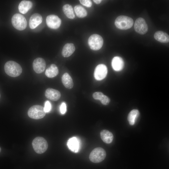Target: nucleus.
Returning <instances> with one entry per match:
<instances>
[{"label":"nucleus","instance_id":"obj_10","mask_svg":"<svg viewBox=\"0 0 169 169\" xmlns=\"http://www.w3.org/2000/svg\"><path fill=\"white\" fill-rule=\"evenodd\" d=\"M46 23L49 28L56 29L60 27L61 20L57 16L51 14L48 16L46 17Z\"/></svg>","mask_w":169,"mask_h":169},{"label":"nucleus","instance_id":"obj_25","mask_svg":"<svg viewBox=\"0 0 169 169\" xmlns=\"http://www.w3.org/2000/svg\"><path fill=\"white\" fill-rule=\"evenodd\" d=\"M101 103L104 105H107L110 102V99L107 96L104 95L100 100Z\"/></svg>","mask_w":169,"mask_h":169},{"label":"nucleus","instance_id":"obj_20","mask_svg":"<svg viewBox=\"0 0 169 169\" xmlns=\"http://www.w3.org/2000/svg\"><path fill=\"white\" fill-rule=\"evenodd\" d=\"M62 81L64 87L67 89H72L74 85L73 82L71 77L67 73L64 74L62 77Z\"/></svg>","mask_w":169,"mask_h":169},{"label":"nucleus","instance_id":"obj_26","mask_svg":"<svg viewBox=\"0 0 169 169\" xmlns=\"http://www.w3.org/2000/svg\"><path fill=\"white\" fill-rule=\"evenodd\" d=\"M51 109V105L49 101L47 100L45 101L44 104V109L46 113L50 111Z\"/></svg>","mask_w":169,"mask_h":169},{"label":"nucleus","instance_id":"obj_22","mask_svg":"<svg viewBox=\"0 0 169 169\" xmlns=\"http://www.w3.org/2000/svg\"><path fill=\"white\" fill-rule=\"evenodd\" d=\"M139 115V111L137 110L134 109L130 111L127 117L128 120L130 125H133L135 124Z\"/></svg>","mask_w":169,"mask_h":169},{"label":"nucleus","instance_id":"obj_28","mask_svg":"<svg viewBox=\"0 0 169 169\" xmlns=\"http://www.w3.org/2000/svg\"><path fill=\"white\" fill-rule=\"evenodd\" d=\"M104 95L101 92H95L92 95L93 98L96 100H100V99Z\"/></svg>","mask_w":169,"mask_h":169},{"label":"nucleus","instance_id":"obj_4","mask_svg":"<svg viewBox=\"0 0 169 169\" xmlns=\"http://www.w3.org/2000/svg\"><path fill=\"white\" fill-rule=\"evenodd\" d=\"M106 156V152L104 149L100 147H96L90 152L89 159L93 163H98L103 161Z\"/></svg>","mask_w":169,"mask_h":169},{"label":"nucleus","instance_id":"obj_31","mask_svg":"<svg viewBox=\"0 0 169 169\" xmlns=\"http://www.w3.org/2000/svg\"><path fill=\"white\" fill-rule=\"evenodd\" d=\"M1 147H0V152L1 151Z\"/></svg>","mask_w":169,"mask_h":169},{"label":"nucleus","instance_id":"obj_29","mask_svg":"<svg viewBox=\"0 0 169 169\" xmlns=\"http://www.w3.org/2000/svg\"><path fill=\"white\" fill-rule=\"evenodd\" d=\"M61 113L64 114L66 111V106L64 102H63L60 105V108Z\"/></svg>","mask_w":169,"mask_h":169},{"label":"nucleus","instance_id":"obj_27","mask_svg":"<svg viewBox=\"0 0 169 169\" xmlns=\"http://www.w3.org/2000/svg\"><path fill=\"white\" fill-rule=\"evenodd\" d=\"M80 3L83 5L87 7H90L92 5V3L90 0H80Z\"/></svg>","mask_w":169,"mask_h":169},{"label":"nucleus","instance_id":"obj_23","mask_svg":"<svg viewBox=\"0 0 169 169\" xmlns=\"http://www.w3.org/2000/svg\"><path fill=\"white\" fill-rule=\"evenodd\" d=\"M63 10L64 14L68 18L73 19L75 15L72 6L69 4H66L63 7Z\"/></svg>","mask_w":169,"mask_h":169},{"label":"nucleus","instance_id":"obj_14","mask_svg":"<svg viewBox=\"0 0 169 169\" xmlns=\"http://www.w3.org/2000/svg\"><path fill=\"white\" fill-rule=\"evenodd\" d=\"M42 17L39 14L35 13L33 14L29 19L30 28L32 29L35 28L42 23Z\"/></svg>","mask_w":169,"mask_h":169},{"label":"nucleus","instance_id":"obj_6","mask_svg":"<svg viewBox=\"0 0 169 169\" xmlns=\"http://www.w3.org/2000/svg\"><path fill=\"white\" fill-rule=\"evenodd\" d=\"M11 21L14 27L18 30H23L27 27V20L24 17L20 14H14L12 17Z\"/></svg>","mask_w":169,"mask_h":169},{"label":"nucleus","instance_id":"obj_1","mask_svg":"<svg viewBox=\"0 0 169 169\" xmlns=\"http://www.w3.org/2000/svg\"><path fill=\"white\" fill-rule=\"evenodd\" d=\"M4 69L6 74L12 77H16L20 75L22 71L20 65L13 61H9L5 64Z\"/></svg>","mask_w":169,"mask_h":169},{"label":"nucleus","instance_id":"obj_5","mask_svg":"<svg viewBox=\"0 0 169 169\" xmlns=\"http://www.w3.org/2000/svg\"><path fill=\"white\" fill-rule=\"evenodd\" d=\"M46 113L44 107L39 105H35L31 106L29 108L28 112V114L29 117L37 120L44 117Z\"/></svg>","mask_w":169,"mask_h":169},{"label":"nucleus","instance_id":"obj_11","mask_svg":"<svg viewBox=\"0 0 169 169\" xmlns=\"http://www.w3.org/2000/svg\"><path fill=\"white\" fill-rule=\"evenodd\" d=\"M34 70L38 74L43 72L45 68L46 62L42 58H38L35 59L33 63Z\"/></svg>","mask_w":169,"mask_h":169},{"label":"nucleus","instance_id":"obj_19","mask_svg":"<svg viewBox=\"0 0 169 169\" xmlns=\"http://www.w3.org/2000/svg\"><path fill=\"white\" fill-rule=\"evenodd\" d=\"M100 136L102 140L107 144L111 143L114 137L112 133L106 130H103L101 131Z\"/></svg>","mask_w":169,"mask_h":169},{"label":"nucleus","instance_id":"obj_9","mask_svg":"<svg viewBox=\"0 0 169 169\" xmlns=\"http://www.w3.org/2000/svg\"><path fill=\"white\" fill-rule=\"evenodd\" d=\"M107 73V68L105 65L103 64L98 65L95 68L94 72L95 79L100 80L104 79Z\"/></svg>","mask_w":169,"mask_h":169},{"label":"nucleus","instance_id":"obj_13","mask_svg":"<svg viewBox=\"0 0 169 169\" xmlns=\"http://www.w3.org/2000/svg\"><path fill=\"white\" fill-rule=\"evenodd\" d=\"M45 95L48 99L52 101H56L59 100L61 97V94L58 90L51 88L46 90Z\"/></svg>","mask_w":169,"mask_h":169},{"label":"nucleus","instance_id":"obj_8","mask_svg":"<svg viewBox=\"0 0 169 169\" xmlns=\"http://www.w3.org/2000/svg\"><path fill=\"white\" fill-rule=\"evenodd\" d=\"M134 29L138 33L144 34L148 31L147 25L144 19L139 18L136 20L134 24Z\"/></svg>","mask_w":169,"mask_h":169},{"label":"nucleus","instance_id":"obj_7","mask_svg":"<svg viewBox=\"0 0 169 169\" xmlns=\"http://www.w3.org/2000/svg\"><path fill=\"white\" fill-rule=\"evenodd\" d=\"M88 44L91 49L97 50L102 47L103 40L101 36L99 35L93 34L89 37L88 40Z\"/></svg>","mask_w":169,"mask_h":169},{"label":"nucleus","instance_id":"obj_16","mask_svg":"<svg viewBox=\"0 0 169 169\" xmlns=\"http://www.w3.org/2000/svg\"><path fill=\"white\" fill-rule=\"evenodd\" d=\"M32 3L29 1L23 0L19 3L18 8L19 12L21 13H26L32 7Z\"/></svg>","mask_w":169,"mask_h":169},{"label":"nucleus","instance_id":"obj_17","mask_svg":"<svg viewBox=\"0 0 169 169\" xmlns=\"http://www.w3.org/2000/svg\"><path fill=\"white\" fill-rule=\"evenodd\" d=\"M75 50V47L73 44L67 43L64 46L62 51V54L64 57H68L71 55Z\"/></svg>","mask_w":169,"mask_h":169},{"label":"nucleus","instance_id":"obj_32","mask_svg":"<svg viewBox=\"0 0 169 169\" xmlns=\"http://www.w3.org/2000/svg\"><path fill=\"white\" fill-rule=\"evenodd\" d=\"M0 97H1V95H0Z\"/></svg>","mask_w":169,"mask_h":169},{"label":"nucleus","instance_id":"obj_2","mask_svg":"<svg viewBox=\"0 0 169 169\" xmlns=\"http://www.w3.org/2000/svg\"><path fill=\"white\" fill-rule=\"evenodd\" d=\"M115 24L118 28L122 30H126L131 28L132 26L133 21L131 17L121 15L116 18Z\"/></svg>","mask_w":169,"mask_h":169},{"label":"nucleus","instance_id":"obj_24","mask_svg":"<svg viewBox=\"0 0 169 169\" xmlns=\"http://www.w3.org/2000/svg\"><path fill=\"white\" fill-rule=\"evenodd\" d=\"M74 10L76 15L79 18H83L85 17L87 15L86 10L80 5L75 6L74 7Z\"/></svg>","mask_w":169,"mask_h":169},{"label":"nucleus","instance_id":"obj_15","mask_svg":"<svg viewBox=\"0 0 169 169\" xmlns=\"http://www.w3.org/2000/svg\"><path fill=\"white\" fill-rule=\"evenodd\" d=\"M124 64V61L120 57L115 56L112 59L111 65L113 69L116 71H120L122 70Z\"/></svg>","mask_w":169,"mask_h":169},{"label":"nucleus","instance_id":"obj_30","mask_svg":"<svg viewBox=\"0 0 169 169\" xmlns=\"http://www.w3.org/2000/svg\"><path fill=\"white\" fill-rule=\"evenodd\" d=\"M93 2L97 4H100L102 1L101 0H94Z\"/></svg>","mask_w":169,"mask_h":169},{"label":"nucleus","instance_id":"obj_21","mask_svg":"<svg viewBox=\"0 0 169 169\" xmlns=\"http://www.w3.org/2000/svg\"><path fill=\"white\" fill-rule=\"evenodd\" d=\"M59 73V69L55 64H52L47 68L45 71L46 75L49 78H53L56 76Z\"/></svg>","mask_w":169,"mask_h":169},{"label":"nucleus","instance_id":"obj_12","mask_svg":"<svg viewBox=\"0 0 169 169\" xmlns=\"http://www.w3.org/2000/svg\"><path fill=\"white\" fill-rule=\"evenodd\" d=\"M67 146L69 150L74 152H77L79 150L80 143L78 138L73 137L70 138L67 143Z\"/></svg>","mask_w":169,"mask_h":169},{"label":"nucleus","instance_id":"obj_3","mask_svg":"<svg viewBox=\"0 0 169 169\" xmlns=\"http://www.w3.org/2000/svg\"><path fill=\"white\" fill-rule=\"evenodd\" d=\"M34 150L36 152L41 154L44 152L48 148V143L43 137H37L35 138L32 142Z\"/></svg>","mask_w":169,"mask_h":169},{"label":"nucleus","instance_id":"obj_18","mask_svg":"<svg viewBox=\"0 0 169 169\" xmlns=\"http://www.w3.org/2000/svg\"><path fill=\"white\" fill-rule=\"evenodd\" d=\"M154 38L157 41L162 43H167L169 41V35L166 33L159 31L154 35Z\"/></svg>","mask_w":169,"mask_h":169}]
</instances>
